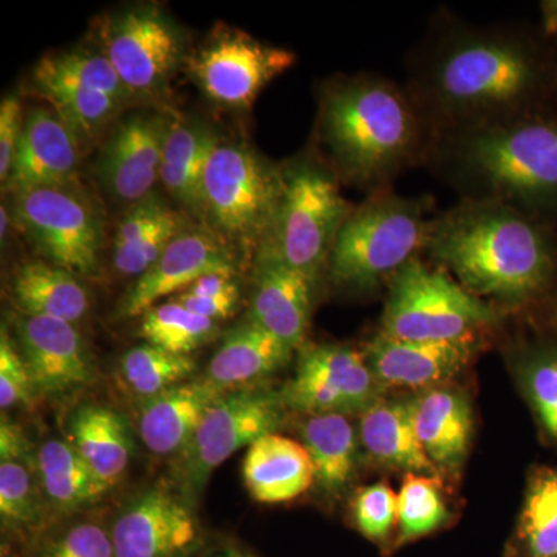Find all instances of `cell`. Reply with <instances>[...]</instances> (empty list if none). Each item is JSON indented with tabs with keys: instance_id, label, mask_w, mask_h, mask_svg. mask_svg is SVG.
I'll return each mask as SVG.
<instances>
[{
	"instance_id": "9",
	"label": "cell",
	"mask_w": 557,
	"mask_h": 557,
	"mask_svg": "<svg viewBox=\"0 0 557 557\" xmlns=\"http://www.w3.org/2000/svg\"><path fill=\"white\" fill-rule=\"evenodd\" d=\"M281 392L262 387L225 392L201 420L196 435L178 456L182 497L193 507L209 478L237 450L249 448L267 434H273L285 418Z\"/></svg>"
},
{
	"instance_id": "8",
	"label": "cell",
	"mask_w": 557,
	"mask_h": 557,
	"mask_svg": "<svg viewBox=\"0 0 557 557\" xmlns=\"http://www.w3.org/2000/svg\"><path fill=\"white\" fill-rule=\"evenodd\" d=\"M282 186L281 166L247 145L219 143L205 172L200 215L226 247L255 260L276 218Z\"/></svg>"
},
{
	"instance_id": "43",
	"label": "cell",
	"mask_w": 557,
	"mask_h": 557,
	"mask_svg": "<svg viewBox=\"0 0 557 557\" xmlns=\"http://www.w3.org/2000/svg\"><path fill=\"white\" fill-rule=\"evenodd\" d=\"M190 557H258L237 542L214 541L205 542Z\"/></svg>"
},
{
	"instance_id": "10",
	"label": "cell",
	"mask_w": 557,
	"mask_h": 557,
	"mask_svg": "<svg viewBox=\"0 0 557 557\" xmlns=\"http://www.w3.org/2000/svg\"><path fill=\"white\" fill-rule=\"evenodd\" d=\"M11 218L51 265L76 277L97 273L101 220L73 190L47 188L14 196Z\"/></svg>"
},
{
	"instance_id": "46",
	"label": "cell",
	"mask_w": 557,
	"mask_h": 557,
	"mask_svg": "<svg viewBox=\"0 0 557 557\" xmlns=\"http://www.w3.org/2000/svg\"><path fill=\"white\" fill-rule=\"evenodd\" d=\"M11 222H13V218H11L9 209L5 205H2V208H0V236H2V240H5L7 234H9Z\"/></svg>"
},
{
	"instance_id": "15",
	"label": "cell",
	"mask_w": 557,
	"mask_h": 557,
	"mask_svg": "<svg viewBox=\"0 0 557 557\" xmlns=\"http://www.w3.org/2000/svg\"><path fill=\"white\" fill-rule=\"evenodd\" d=\"M14 336L39 394H72L97 379L94 357L75 324L21 314Z\"/></svg>"
},
{
	"instance_id": "37",
	"label": "cell",
	"mask_w": 557,
	"mask_h": 557,
	"mask_svg": "<svg viewBox=\"0 0 557 557\" xmlns=\"http://www.w3.org/2000/svg\"><path fill=\"white\" fill-rule=\"evenodd\" d=\"M194 370L196 361L193 358L150 344L132 348L121 359V379L141 401L186 383Z\"/></svg>"
},
{
	"instance_id": "20",
	"label": "cell",
	"mask_w": 557,
	"mask_h": 557,
	"mask_svg": "<svg viewBox=\"0 0 557 557\" xmlns=\"http://www.w3.org/2000/svg\"><path fill=\"white\" fill-rule=\"evenodd\" d=\"M252 262L255 287L248 318L299 351L307 344L318 284L270 256L258 255Z\"/></svg>"
},
{
	"instance_id": "1",
	"label": "cell",
	"mask_w": 557,
	"mask_h": 557,
	"mask_svg": "<svg viewBox=\"0 0 557 557\" xmlns=\"http://www.w3.org/2000/svg\"><path fill=\"white\" fill-rule=\"evenodd\" d=\"M405 67L434 138L557 113V39L533 22L474 24L440 7Z\"/></svg>"
},
{
	"instance_id": "42",
	"label": "cell",
	"mask_w": 557,
	"mask_h": 557,
	"mask_svg": "<svg viewBox=\"0 0 557 557\" xmlns=\"http://www.w3.org/2000/svg\"><path fill=\"white\" fill-rule=\"evenodd\" d=\"M24 121L25 115L22 113V104L17 97L3 98L0 104V182L2 186L10 177L22 131H24Z\"/></svg>"
},
{
	"instance_id": "14",
	"label": "cell",
	"mask_w": 557,
	"mask_h": 557,
	"mask_svg": "<svg viewBox=\"0 0 557 557\" xmlns=\"http://www.w3.org/2000/svg\"><path fill=\"white\" fill-rule=\"evenodd\" d=\"M109 528L115 557H190L205 541L193 507L163 486L131 498Z\"/></svg>"
},
{
	"instance_id": "44",
	"label": "cell",
	"mask_w": 557,
	"mask_h": 557,
	"mask_svg": "<svg viewBox=\"0 0 557 557\" xmlns=\"http://www.w3.org/2000/svg\"><path fill=\"white\" fill-rule=\"evenodd\" d=\"M528 317L539 319V321L544 322L545 325H548L549 329L557 332V271L555 282H553L552 292H549L544 306H542L536 313L528 314Z\"/></svg>"
},
{
	"instance_id": "13",
	"label": "cell",
	"mask_w": 557,
	"mask_h": 557,
	"mask_svg": "<svg viewBox=\"0 0 557 557\" xmlns=\"http://www.w3.org/2000/svg\"><path fill=\"white\" fill-rule=\"evenodd\" d=\"M102 42V53L126 90L139 97H153L163 90L183 54L177 30L153 5L134 7L110 17Z\"/></svg>"
},
{
	"instance_id": "27",
	"label": "cell",
	"mask_w": 557,
	"mask_h": 557,
	"mask_svg": "<svg viewBox=\"0 0 557 557\" xmlns=\"http://www.w3.org/2000/svg\"><path fill=\"white\" fill-rule=\"evenodd\" d=\"M293 354L287 344L248 318L223 339L209 362L207 380L223 392L247 386L287 366Z\"/></svg>"
},
{
	"instance_id": "25",
	"label": "cell",
	"mask_w": 557,
	"mask_h": 557,
	"mask_svg": "<svg viewBox=\"0 0 557 557\" xmlns=\"http://www.w3.org/2000/svg\"><path fill=\"white\" fill-rule=\"evenodd\" d=\"M36 453L17 424L2 421L0 426V519L3 530L33 534L42 525Z\"/></svg>"
},
{
	"instance_id": "38",
	"label": "cell",
	"mask_w": 557,
	"mask_h": 557,
	"mask_svg": "<svg viewBox=\"0 0 557 557\" xmlns=\"http://www.w3.org/2000/svg\"><path fill=\"white\" fill-rule=\"evenodd\" d=\"M351 519L359 533L383 549L394 552L398 525V494L386 483L361 487L351 505Z\"/></svg>"
},
{
	"instance_id": "11",
	"label": "cell",
	"mask_w": 557,
	"mask_h": 557,
	"mask_svg": "<svg viewBox=\"0 0 557 557\" xmlns=\"http://www.w3.org/2000/svg\"><path fill=\"white\" fill-rule=\"evenodd\" d=\"M295 51L270 46L230 27H219L189 61L201 91L215 104L249 109L271 81L296 64Z\"/></svg>"
},
{
	"instance_id": "36",
	"label": "cell",
	"mask_w": 557,
	"mask_h": 557,
	"mask_svg": "<svg viewBox=\"0 0 557 557\" xmlns=\"http://www.w3.org/2000/svg\"><path fill=\"white\" fill-rule=\"evenodd\" d=\"M218 322L199 317L182 304L170 300L143 314L139 335L150 346L189 357L194 350L214 338Z\"/></svg>"
},
{
	"instance_id": "31",
	"label": "cell",
	"mask_w": 557,
	"mask_h": 557,
	"mask_svg": "<svg viewBox=\"0 0 557 557\" xmlns=\"http://www.w3.org/2000/svg\"><path fill=\"white\" fill-rule=\"evenodd\" d=\"M36 465L44 497L61 515L90 508L109 493L69 440L44 442L36 450Z\"/></svg>"
},
{
	"instance_id": "7",
	"label": "cell",
	"mask_w": 557,
	"mask_h": 557,
	"mask_svg": "<svg viewBox=\"0 0 557 557\" xmlns=\"http://www.w3.org/2000/svg\"><path fill=\"white\" fill-rule=\"evenodd\" d=\"M505 318L448 271L418 256L388 284L379 332L399 341L440 343L483 335Z\"/></svg>"
},
{
	"instance_id": "6",
	"label": "cell",
	"mask_w": 557,
	"mask_h": 557,
	"mask_svg": "<svg viewBox=\"0 0 557 557\" xmlns=\"http://www.w3.org/2000/svg\"><path fill=\"white\" fill-rule=\"evenodd\" d=\"M282 197L258 255L270 256L319 285L341 226L355 208L327 161L304 153L282 164ZM256 255V256H258Z\"/></svg>"
},
{
	"instance_id": "21",
	"label": "cell",
	"mask_w": 557,
	"mask_h": 557,
	"mask_svg": "<svg viewBox=\"0 0 557 557\" xmlns=\"http://www.w3.org/2000/svg\"><path fill=\"white\" fill-rule=\"evenodd\" d=\"M225 392L207 379L186 381L139 406L138 432L156 456H180L190 443L201 420Z\"/></svg>"
},
{
	"instance_id": "32",
	"label": "cell",
	"mask_w": 557,
	"mask_h": 557,
	"mask_svg": "<svg viewBox=\"0 0 557 557\" xmlns=\"http://www.w3.org/2000/svg\"><path fill=\"white\" fill-rule=\"evenodd\" d=\"M33 79L39 94L53 106L54 112L67 124L78 141L97 137L119 112V100L84 86L54 67L47 57L36 65Z\"/></svg>"
},
{
	"instance_id": "19",
	"label": "cell",
	"mask_w": 557,
	"mask_h": 557,
	"mask_svg": "<svg viewBox=\"0 0 557 557\" xmlns=\"http://www.w3.org/2000/svg\"><path fill=\"white\" fill-rule=\"evenodd\" d=\"M78 145L76 135L54 110H30L25 115L20 146L3 190L20 196L38 189H70L78 172Z\"/></svg>"
},
{
	"instance_id": "12",
	"label": "cell",
	"mask_w": 557,
	"mask_h": 557,
	"mask_svg": "<svg viewBox=\"0 0 557 557\" xmlns=\"http://www.w3.org/2000/svg\"><path fill=\"white\" fill-rule=\"evenodd\" d=\"M380 384L364 354L341 344H306L281 394L287 409L304 416L362 413L380 398Z\"/></svg>"
},
{
	"instance_id": "17",
	"label": "cell",
	"mask_w": 557,
	"mask_h": 557,
	"mask_svg": "<svg viewBox=\"0 0 557 557\" xmlns=\"http://www.w3.org/2000/svg\"><path fill=\"white\" fill-rule=\"evenodd\" d=\"M168 129L161 116L146 113H134L116 126L97 163L98 177L115 199L137 205L152 196Z\"/></svg>"
},
{
	"instance_id": "26",
	"label": "cell",
	"mask_w": 557,
	"mask_h": 557,
	"mask_svg": "<svg viewBox=\"0 0 557 557\" xmlns=\"http://www.w3.org/2000/svg\"><path fill=\"white\" fill-rule=\"evenodd\" d=\"M359 445L381 467L408 474L438 475L413 426L409 399H376L359 413Z\"/></svg>"
},
{
	"instance_id": "34",
	"label": "cell",
	"mask_w": 557,
	"mask_h": 557,
	"mask_svg": "<svg viewBox=\"0 0 557 557\" xmlns=\"http://www.w3.org/2000/svg\"><path fill=\"white\" fill-rule=\"evenodd\" d=\"M508 557H557V467L531 469Z\"/></svg>"
},
{
	"instance_id": "45",
	"label": "cell",
	"mask_w": 557,
	"mask_h": 557,
	"mask_svg": "<svg viewBox=\"0 0 557 557\" xmlns=\"http://www.w3.org/2000/svg\"><path fill=\"white\" fill-rule=\"evenodd\" d=\"M541 25L542 30L549 38L557 39V0H547L541 3Z\"/></svg>"
},
{
	"instance_id": "4",
	"label": "cell",
	"mask_w": 557,
	"mask_h": 557,
	"mask_svg": "<svg viewBox=\"0 0 557 557\" xmlns=\"http://www.w3.org/2000/svg\"><path fill=\"white\" fill-rule=\"evenodd\" d=\"M423 168L458 199L494 201L557 228V113L440 135Z\"/></svg>"
},
{
	"instance_id": "18",
	"label": "cell",
	"mask_w": 557,
	"mask_h": 557,
	"mask_svg": "<svg viewBox=\"0 0 557 557\" xmlns=\"http://www.w3.org/2000/svg\"><path fill=\"white\" fill-rule=\"evenodd\" d=\"M214 271H234L230 248L209 230L186 228L171 240L156 265L135 282L124 299L123 317H143L159 300L177 296Z\"/></svg>"
},
{
	"instance_id": "3",
	"label": "cell",
	"mask_w": 557,
	"mask_h": 557,
	"mask_svg": "<svg viewBox=\"0 0 557 557\" xmlns=\"http://www.w3.org/2000/svg\"><path fill=\"white\" fill-rule=\"evenodd\" d=\"M319 143L341 183L373 194L394 188L405 172L423 168L434 135L405 84L358 73L321 90Z\"/></svg>"
},
{
	"instance_id": "5",
	"label": "cell",
	"mask_w": 557,
	"mask_h": 557,
	"mask_svg": "<svg viewBox=\"0 0 557 557\" xmlns=\"http://www.w3.org/2000/svg\"><path fill=\"white\" fill-rule=\"evenodd\" d=\"M434 208L432 197H405L394 188L369 194L341 226L325 278L355 295L387 288L406 263L424 256Z\"/></svg>"
},
{
	"instance_id": "30",
	"label": "cell",
	"mask_w": 557,
	"mask_h": 557,
	"mask_svg": "<svg viewBox=\"0 0 557 557\" xmlns=\"http://www.w3.org/2000/svg\"><path fill=\"white\" fill-rule=\"evenodd\" d=\"M70 443L104 485L123 479L132 457L131 429L123 416L106 406L87 405L70 420Z\"/></svg>"
},
{
	"instance_id": "28",
	"label": "cell",
	"mask_w": 557,
	"mask_h": 557,
	"mask_svg": "<svg viewBox=\"0 0 557 557\" xmlns=\"http://www.w3.org/2000/svg\"><path fill=\"white\" fill-rule=\"evenodd\" d=\"M306 417L299 434L313 463L314 485L324 496L339 497L357 475L358 429L344 413Z\"/></svg>"
},
{
	"instance_id": "16",
	"label": "cell",
	"mask_w": 557,
	"mask_h": 557,
	"mask_svg": "<svg viewBox=\"0 0 557 557\" xmlns=\"http://www.w3.org/2000/svg\"><path fill=\"white\" fill-rule=\"evenodd\" d=\"M483 346V335L440 343H416L388 338L383 333L366 344L364 354L381 388H426L443 386L468 368Z\"/></svg>"
},
{
	"instance_id": "29",
	"label": "cell",
	"mask_w": 557,
	"mask_h": 557,
	"mask_svg": "<svg viewBox=\"0 0 557 557\" xmlns=\"http://www.w3.org/2000/svg\"><path fill=\"white\" fill-rule=\"evenodd\" d=\"M11 296L21 314L76 324L89 310V295L75 274L42 260L22 263L11 281Z\"/></svg>"
},
{
	"instance_id": "2",
	"label": "cell",
	"mask_w": 557,
	"mask_h": 557,
	"mask_svg": "<svg viewBox=\"0 0 557 557\" xmlns=\"http://www.w3.org/2000/svg\"><path fill=\"white\" fill-rule=\"evenodd\" d=\"M424 258L508 317H528L552 292L557 228L494 201L458 199L431 219Z\"/></svg>"
},
{
	"instance_id": "39",
	"label": "cell",
	"mask_w": 557,
	"mask_h": 557,
	"mask_svg": "<svg viewBox=\"0 0 557 557\" xmlns=\"http://www.w3.org/2000/svg\"><path fill=\"white\" fill-rule=\"evenodd\" d=\"M35 557H115L110 528L79 520L40 542Z\"/></svg>"
},
{
	"instance_id": "23",
	"label": "cell",
	"mask_w": 557,
	"mask_h": 557,
	"mask_svg": "<svg viewBox=\"0 0 557 557\" xmlns=\"http://www.w3.org/2000/svg\"><path fill=\"white\" fill-rule=\"evenodd\" d=\"M528 330L509 344L508 359L542 438L557 448V332L533 317Z\"/></svg>"
},
{
	"instance_id": "22",
	"label": "cell",
	"mask_w": 557,
	"mask_h": 557,
	"mask_svg": "<svg viewBox=\"0 0 557 557\" xmlns=\"http://www.w3.org/2000/svg\"><path fill=\"white\" fill-rule=\"evenodd\" d=\"M413 426L424 453L443 471L457 472L467 460L474 432V416L467 395L437 386L410 398Z\"/></svg>"
},
{
	"instance_id": "40",
	"label": "cell",
	"mask_w": 557,
	"mask_h": 557,
	"mask_svg": "<svg viewBox=\"0 0 557 557\" xmlns=\"http://www.w3.org/2000/svg\"><path fill=\"white\" fill-rule=\"evenodd\" d=\"M49 58L54 67L79 81L84 86L109 95L120 102L129 97L119 73L110 64L102 51L75 50L51 54Z\"/></svg>"
},
{
	"instance_id": "24",
	"label": "cell",
	"mask_w": 557,
	"mask_h": 557,
	"mask_svg": "<svg viewBox=\"0 0 557 557\" xmlns=\"http://www.w3.org/2000/svg\"><path fill=\"white\" fill-rule=\"evenodd\" d=\"M244 482L259 504L295 500L314 485V469L302 443L273 432L252 443L244 458Z\"/></svg>"
},
{
	"instance_id": "41",
	"label": "cell",
	"mask_w": 557,
	"mask_h": 557,
	"mask_svg": "<svg viewBox=\"0 0 557 557\" xmlns=\"http://www.w3.org/2000/svg\"><path fill=\"white\" fill-rule=\"evenodd\" d=\"M35 392L30 370L20 348L3 327L0 336V408L5 412L27 405Z\"/></svg>"
},
{
	"instance_id": "33",
	"label": "cell",
	"mask_w": 557,
	"mask_h": 557,
	"mask_svg": "<svg viewBox=\"0 0 557 557\" xmlns=\"http://www.w3.org/2000/svg\"><path fill=\"white\" fill-rule=\"evenodd\" d=\"M219 137L196 124H170L164 139L160 182L172 199L200 214L205 172Z\"/></svg>"
},
{
	"instance_id": "35",
	"label": "cell",
	"mask_w": 557,
	"mask_h": 557,
	"mask_svg": "<svg viewBox=\"0 0 557 557\" xmlns=\"http://www.w3.org/2000/svg\"><path fill=\"white\" fill-rule=\"evenodd\" d=\"M448 504L438 475L408 474L398 493L394 549L431 536L449 522Z\"/></svg>"
}]
</instances>
